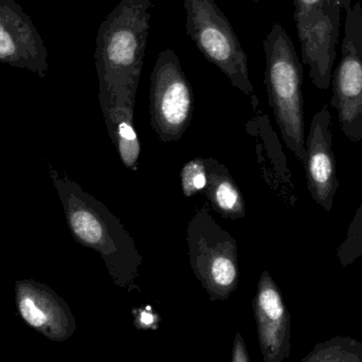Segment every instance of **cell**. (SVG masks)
<instances>
[{"mask_svg": "<svg viewBox=\"0 0 362 362\" xmlns=\"http://www.w3.org/2000/svg\"><path fill=\"white\" fill-rule=\"evenodd\" d=\"M50 176L76 242L99 253L115 285L140 291L136 281L144 259L120 219L65 174L50 168Z\"/></svg>", "mask_w": 362, "mask_h": 362, "instance_id": "6da1fadb", "label": "cell"}, {"mask_svg": "<svg viewBox=\"0 0 362 362\" xmlns=\"http://www.w3.org/2000/svg\"><path fill=\"white\" fill-rule=\"evenodd\" d=\"M152 0H120L101 23L95 59L99 93L137 97Z\"/></svg>", "mask_w": 362, "mask_h": 362, "instance_id": "7a4b0ae2", "label": "cell"}, {"mask_svg": "<svg viewBox=\"0 0 362 362\" xmlns=\"http://www.w3.org/2000/svg\"><path fill=\"white\" fill-rule=\"evenodd\" d=\"M266 55L265 85L287 148L303 163L305 157L303 67L295 45L280 23H274L263 42Z\"/></svg>", "mask_w": 362, "mask_h": 362, "instance_id": "3957f363", "label": "cell"}, {"mask_svg": "<svg viewBox=\"0 0 362 362\" xmlns=\"http://www.w3.org/2000/svg\"><path fill=\"white\" fill-rule=\"evenodd\" d=\"M189 265L211 301H225L240 282L235 238L213 218L206 206L196 211L187 230Z\"/></svg>", "mask_w": 362, "mask_h": 362, "instance_id": "277c9868", "label": "cell"}, {"mask_svg": "<svg viewBox=\"0 0 362 362\" xmlns=\"http://www.w3.org/2000/svg\"><path fill=\"white\" fill-rule=\"evenodd\" d=\"M187 34L206 61L216 66L232 86L251 97L248 57L231 23L214 0H185Z\"/></svg>", "mask_w": 362, "mask_h": 362, "instance_id": "5b68a950", "label": "cell"}, {"mask_svg": "<svg viewBox=\"0 0 362 362\" xmlns=\"http://www.w3.org/2000/svg\"><path fill=\"white\" fill-rule=\"evenodd\" d=\"M346 11L341 59L332 74L329 106L337 110L340 129L353 142L362 141V6L340 0Z\"/></svg>", "mask_w": 362, "mask_h": 362, "instance_id": "8992f818", "label": "cell"}, {"mask_svg": "<svg viewBox=\"0 0 362 362\" xmlns=\"http://www.w3.org/2000/svg\"><path fill=\"white\" fill-rule=\"evenodd\" d=\"M194 93L177 54L159 53L151 74V125L160 141L181 139L193 118Z\"/></svg>", "mask_w": 362, "mask_h": 362, "instance_id": "52a82bcc", "label": "cell"}, {"mask_svg": "<svg viewBox=\"0 0 362 362\" xmlns=\"http://www.w3.org/2000/svg\"><path fill=\"white\" fill-rule=\"evenodd\" d=\"M341 10V4L337 2L327 8L293 14L302 62L310 67L313 84L323 90H327L332 82Z\"/></svg>", "mask_w": 362, "mask_h": 362, "instance_id": "ba28073f", "label": "cell"}, {"mask_svg": "<svg viewBox=\"0 0 362 362\" xmlns=\"http://www.w3.org/2000/svg\"><path fill=\"white\" fill-rule=\"evenodd\" d=\"M252 308L264 362H284L291 357V314L278 284L266 270L259 276Z\"/></svg>", "mask_w": 362, "mask_h": 362, "instance_id": "9c48e42d", "label": "cell"}, {"mask_svg": "<svg viewBox=\"0 0 362 362\" xmlns=\"http://www.w3.org/2000/svg\"><path fill=\"white\" fill-rule=\"evenodd\" d=\"M331 125L329 105H325L313 117L303 160L310 196L327 212H331L334 197L340 187Z\"/></svg>", "mask_w": 362, "mask_h": 362, "instance_id": "30bf717a", "label": "cell"}, {"mask_svg": "<svg viewBox=\"0 0 362 362\" xmlns=\"http://www.w3.org/2000/svg\"><path fill=\"white\" fill-rule=\"evenodd\" d=\"M16 304L23 320L54 341H65L76 329L68 304L52 289L33 280L17 281Z\"/></svg>", "mask_w": 362, "mask_h": 362, "instance_id": "8fae6325", "label": "cell"}, {"mask_svg": "<svg viewBox=\"0 0 362 362\" xmlns=\"http://www.w3.org/2000/svg\"><path fill=\"white\" fill-rule=\"evenodd\" d=\"M0 61L45 78L47 50L27 15L13 0H0Z\"/></svg>", "mask_w": 362, "mask_h": 362, "instance_id": "7c38bea8", "label": "cell"}, {"mask_svg": "<svg viewBox=\"0 0 362 362\" xmlns=\"http://www.w3.org/2000/svg\"><path fill=\"white\" fill-rule=\"evenodd\" d=\"M99 102L108 134L121 161L127 169L137 171L141 144L134 125L136 98L99 93Z\"/></svg>", "mask_w": 362, "mask_h": 362, "instance_id": "4fadbf2b", "label": "cell"}, {"mask_svg": "<svg viewBox=\"0 0 362 362\" xmlns=\"http://www.w3.org/2000/svg\"><path fill=\"white\" fill-rule=\"evenodd\" d=\"M208 181L204 195L212 208L223 217L240 219L246 215L244 196L225 165L214 158H206Z\"/></svg>", "mask_w": 362, "mask_h": 362, "instance_id": "5bb4252c", "label": "cell"}, {"mask_svg": "<svg viewBox=\"0 0 362 362\" xmlns=\"http://www.w3.org/2000/svg\"><path fill=\"white\" fill-rule=\"evenodd\" d=\"M300 362H362V344L349 336H337L316 344Z\"/></svg>", "mask_w": 362, "mask_h": 362, "instance_id": "9a60e30c", "label": "cell"}, {"mask_svg": "<svg viewBox=\"0 0 362 362\" xmlns=\"http://www.w3.org/2000/svg\"><path fill=\"white\" fill-rule=\"evenodd\" d=\"M362 257V202L346 231V240L337 249V257L342 267L352 265Z\"/></svg>", "mask_w": 362, "mask_h": 362, "instance_id": "2e32d148", "label": "cell"}, {"mask_svg": "<svg viewBox=\"0 0 362 362\" xmlns=\"http://www.w3.org/2000/svg\"><path fill=\"white\" fill-rule=\"evenodd\" d=\"M181 189L185 197L204 192L208 181L206 158L196 157L183 165L180 172Z\"/></svg>", "mask_w": 362, "mask_h": 362, "instance_id": "e0dca14e", "label": "cell"}, {"mask_svg": "<svg viewBox=\"0 0 362 362\" xmlns=\"http://www.w3.org/2000/svg\"><path fill=\"white\" fill-rule=\"evenodd\" d=\"M135 317V327L138 329H158V323L160 322L158 314L151 306L134 310Z\"/></svg>", "mask_w": 362, "mask_h": 362, "instance_id": "ac0fdd59", "label": "cell"}, {"mask_svg": "<svg viewBox=\"0 0 362 362\" xmlns=\"http://www.w3.org/2000/svg\"><path fill=\"white\" fill-rule=\"evenodd\" d=\"M337 2H340V0H293V4H295L293 14H303L317 8H327Z\"/></svg>", "mask_w": 362, "mask_h": 362, "instance_id": "d6986e66", "label": "cell"}, {"mask_svg": "<svg viewBox=\"0 0 362 362\" xmlns=\"http://www.w3.org/2000/svg\"><path fill=\"white\" fill-rule=\"evenodd\" d=\"M231 362H251L246 344L240 333H236L234 337Z\"/></svg>", "mask_w": 362, "mask_h": 362, "instance_id": "ffe728a7", "label": "cell"}, {"mask_svg": "<svg viewBox=\"0 0 362 362\" xmlns=\"http://www.w3.org/2000/svg\"><path fill=\"white\" fill-rule=\"evenodd\" d=\"M251 1H253V2H259V1H261V0H251Z\"/></svg>", "mask_w": 362, "mask_h": 362, "instance_id": "44dd1931", "label": "cell"}]
</instances>
